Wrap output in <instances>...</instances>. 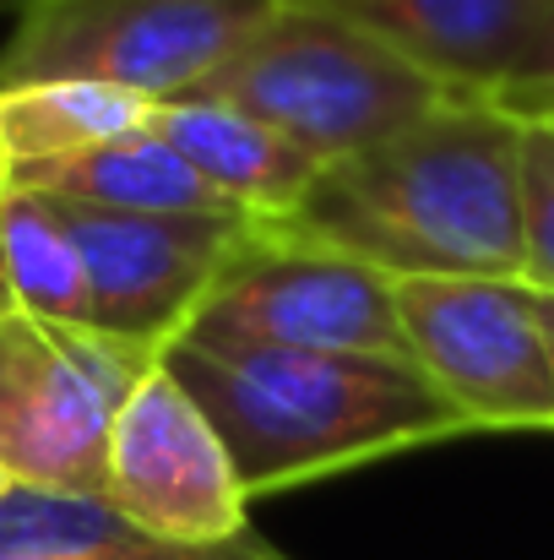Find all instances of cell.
<instances>
[{
  "label": "cell",
  "mask_w": 554,
  "mask_h": 560,
  "mask_svg": "<svg viewBox=\"0 0 554 560\" xmlns=\"http://www.w3.org/2000/svg\"><path fill=\"white\" fill-rule=\"evenodd\" d=\"M278 0H33L0 44V88L98 82L148 104L190 98Z\"/></svg>",
  "instance_id": "5b68a950"
},
{
  "label": "cell",
  "mask_w": 554,
  "mask_h": 560,
  "mask_svg": "<svg viewBox=\"0 0 554 560\" xmlns=\"http://www.w3.org/2000/svg\"><path fill=\"white\" fill-rule=\"evenodd\" d=\"M22 5H33V0H0V11H22Z\"/></svg>",
  "instance_id": "ffe728a7"
},
{
  "label": "cell",
  "mask_w": 554,
  "mask_h": 560,
  "mask_svg": "<svg viewBox=\"0 0 554 560\" xmlns=\"http://www.w3.org/2000/svg\"><path fill=\"white\" fill-rule=\"evenodd\" d=\"M104 501L175 545H228L250 528V495L228 463V446L164 360L115 408Z\"/></svg>",
  "instance_id": "9c48e42d"
},
{
  "label": "cell",
  "mask_w": 554,
  "mask_h": 560,
  "mask_svg": "<svg viewBox=\"0 0 554 560\" xmlns=\"http://www.w3.org/2000/svg\"><path fill=\"white\" fill-rule=\"evenodd\" d=\"M408 360L473 430H554V360L522 278H391Z\"/></svg>",
  "instance_id": "52a82bcc"
},
{
  "label": "cell",
  "mask_w": 554,
  "mask_h": 560,
  "mask_svg": "<svg viewBox=\"0 0 554 560\" xmlns=\"http://www.w3.org/2000/svg\"><path fill=\"white\" fill-rule=\"evenodd\" d=\"M66 234L87 267V332L164 360L180 343L212 278L223 272L239 229L250 218H164V212H109L87 201L49 196Z\"/></svg>",
  "instance_id": "ba28073f"
},
{
  "label": "cell",
  "mask_w": 554,
  "mask_h": 560,
  "mask_svg": "<svg viewBox=\"0 0 554 560\" xmlns=\"http://www.w3.org/2000/svg\"><path fill=\"white\" fill-rule=\"evenodd\" d=\"M180 343L408 360L391 278L288 229L283 218H250L239 229Z\"/></svg>",
  "instance_id": "277c9868"
},
{
  "label": "cell",
  "mask_w": 554,
  "mask_h": 560,
  "mask_svg": "<svg viewBox=\"0 0 554 560\" xmlns=\"http://www.w3.org/2000/svg\"><path fill=\"white\" fill-rule=\"evenodd\" d=\"M533 311H539V327H544V338H550V360H554V294H539V289H533Z\"/></svg>",
  "instance_id": "ac0fdd59"
},
{
  "label": "cell",
  "mask_w": 554,
  "mask_h": 560,
  "mask_svg": "<svg viewBox=\"0 0 554 560\" xmlns=\"http://www.w3.org/2000/svg\"><path fill=\"white\" fill-rule=\"evenodd\" d=\"M359 22L451 93L495 98L533 44L550 0H310Z\"/></svg>",
  "instance_id": "30bf717a"
},
{
  "label": "cell",
  "mask_w": 554,
  "mask_h": 560,
  "mask_svg": "<svg viewBox=\"0 0 554 560\" xmlns=\"http://www.w3.org/2000/svg\"><path fill=\"white\" fill-rule=\"evenodd\" d=\"M522 283L554 294V120H522Z\"/></svg>",
  "instance_id": "2e32d148"
},
{
  "label": "cell",
  "mask_w": 554,
  "mask_h": 560,
  "mask_svg": "<svg viewBox=\"0 0 554 560\" xmlns=\"http://www.w3.org/2000/svg\"><path fill=\"white\" fill-rule=\"evenodd\" d=\"M0 560H288L261 534H239L228 545H175L131 517H120L104 495H49L11 485L0 495Z\"/></svg>",
  "instance_id": "4fadbf2b"
},
{
  "label": "cell",
  "mask_w": 554,
  "mask_h": 560,
  "mask_svg": "<svg viewBox=\"0 0 554 560\" xmlns=\"http://www.w3.org/2000/svg\"><path fill=\"white\" fill-rule=\"evenodd\" d=\"M5 490H11V479H5V468H0V495H5Z\"/></svg>",
  "instance_id": "44dd1931"
},
{
  "label": "cell",
  "mask_w": 554,
  "mask_h": 560,
  "mask_svg": "<svg viewBox=\"0 0 554 560\" xmlns=\"http://www.w3.org/2000/svg\"><path fill=\"white\" fill-rule=\"evenodd\" d=\"M148 120V98L98 82H22L0 88V159L38 164L109 137H131Z\"/></svg>",
  "instance_id": "9a60e30c"
},
{
  "label": "cell",
  "mask_w": 554,
  "mask_h": 560,
  "mask_svg": "<svg viewBox=\"0 0 554 560\" xmlns=\"http://www.w3.org/2000/svg\"><path fill=\"white\" fill-rule=\"evenodd\" d=\"M0 289L11 311L87 332V267L60 212L38 190H0Z\"/></svg>",
  "instance_id": "5bb4252c"
},
{
  "label": "cell",
  "mask_w": 554,
  "mask_h": 560,
  "mask_svg": "<svg viewBox=\"0 0 554 560\" xmlns=\"http://www.w3.org/2000/svg\"><path fill=\"white\" fill-rule=\"evenodd\" d=\"M495 104L517 120H554V0L539 22V33H533V44L522 49L517 71L495 93Z\"/></svg>",
  "instance_id": "e0dca14e"
},
{
  "label": "cell",
  "mask_w": 554,
  "mask_h": 560,
  "mask_svg": "<svg viewBox=\"0 0 554 560\" xmlns=\"http://www.w3.org/2000/svg\"><path fill=\"white\" fill-rule=\"evenodd\" d=\"M158 360L0 311V468L49 495H104L120 397Z\"/></svg>",
  "instance_id": "8992f818"
},
{
  "label": "cell",
  "mask_w": 554,
  "mask_h": 560,
  "mask_svg": "<svg viewBox=\"0 0 554 560\" xmlns=\"http://www.w3.org/2000/svg\"><path fill=\"white\" fill-rule=\"evenodd\" d=\"M142 131L169 142L228 207H239L250 218H288L321 175V164L310 153H299L288 137H278L272 126H261L228 104H207V98L148 104Z\"/></svg>",
  "instance_id": "8fae6325"
},
{
  "label": "cell",
  "mask_w": 554,
  "mask_h": 560,
  "mask_svg": "<svg viewBox=\"0 0 554 560\" xmlns=\"http://www.w3.org/2000/svg\"><path fill=\"white\" fill-rule=\"evenodd\" d=\"M522 120L451 93L408 131L321 164L288 229L386 278H522Z\"/></svg>",
  "instance_id": "6da1fadb"
},
{
  "label": "cell",
  "mask_w": 554,
  "mask_h": 560,
  "mask_svg": "<svg viewBox=\"0 0 554 560\" xmlns=\"http://www.w3.org/2000/svg\"><path fill=\"white\" fill-rule=\"evenodd\" d=\"M0 190H5V159H0ZM11 300H5V289H0V311H5Z\"/></svg>",
  "instance_id": "d6986e66"
},
{
  "label": "cell",
  "mask_w": 554,
  "mask_h": 560,
  "mask_svg": "<svg viewBox=\"0 0 554 560\" xmlns=\"http://www.w3.org/2000/svg\"><path fill=\"white\" fill-rule=\"evenodd\" d=\"M5 190H38V196L87 201V207H109V212L250 218V212L228 207V201L207 186L169 142H158L153 131L109 137V142L60 153V159H38V164H11V170H5Z\"/></svg>",
  "instance_id": "7c38bea8"
},
{
  "label": "cell",
  "mask_w": 554,
  "mask_h": 560,
  "mask_svg": "<svg viewBox=\"0 0 554 560\" xmlns=\"http://www.w3.org/2000/svg\"><path fill=\"white\" fill-rule=\"evenodd\" d=\"M164 371L212 419L250 501L473 430L413 360L391 354L169 343Z\"/></svg>",
  "instance_id": "7a4b0ae2"
},
{
  "label": "cell",
  "mask_w": 554,
  "mask_h": 560,
  "mask_svg": "<svg viewBox=\"0 0 554 560\" xmlns=\"http://www.w3.org/2000/svg\"><path fill=\"white\" fill-rule=\"evenodd\" d=\"M190 98L228 104L316 164H338L440 109L451 88L359 22L310 0H278Z\"/></svg>",
  "instance_id": "3957f363"
}]
</instances>
